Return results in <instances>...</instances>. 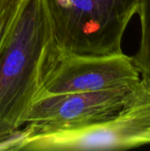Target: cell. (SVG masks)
<instances>
[{
  "mask_svg": "<svg viewBox=\"0 0 150 151\" xmlns=\"http://www.w3.org/2000/svg\"><path fill=\"white\" fill-rule=\"evenodd\" d=\"M54 46L46 0H25L0 50V139L22 127Z\"/></svg>",
  "mask_w": 150,
  "mask_h": 151,
  "instance_id": "1",
  "label": "cell"
},
{
  "mask_svg": "<svg viewBox=\"0 0 150 151\" xmlns=\"http://www.w3.org/2000/svg\"><path fill=\"white\" fill-rule=\"evenodd\" d=\"M55 47L65 53H122V39L139 0H46Z\"/></svg>",
  "mask_w": 150,
  "mask_h": 151,
  "instance_id": "2",
  "label": "cell"
},
{
  "mask_svg": "<svg viewBox=\"0 0 150 151\" xmlns=\"http://www.w3.org/2000/svg\"><path fill=\"white\" fill-rule=\"evenodd\" d=\"M150 145V76L141 75L122 109L83 128L30 136L22 150H122Z\"/></svg>",
  "mask_w": 150,
  "mask_h": 151,
  "instance_id": "3",
  "label": "cell"
},
{
  "mask_svg": "<svg viewBox=\"0 0 150 151\" xmlns=\"http://www.w3.org/2000/svg\"><path fill=\"white\" fill-rule=\"evenodd\" d=\"M140 79L141 73L132 58L124 52L77 55L62 52L54 46L45 65L39 96L133 86Z\"/></svg>",
  "mask_w": 150,
  "mask_h": 151,
  "instance_id": "4",
  "label": "cell"
},
{
  "mask_svg": "<svg viewBox=\"0 0 150 151\" xmlns=\"http://www.w3.org/2000/svg\"><path fill=\"white\" fill-rule=\"evenodd\" d=\"M136 85L40 96L27 112L22 127H29L32 135H38L72 131L105 121L122 109Z\"/></svg>",
  "mask_w": 150,
  "mask_h": 151,
  "instance_id": "5",
  "label": "cell"
},
{
  "mask_svg": "<svg viewBox=\"0 0 150 151\" xmlns=\"http://www.w3.org/2000/svg\"><path fill=\"white\" fill-rule=\"evenodd\" d=\"M139 2L141 41L137 52L131 58L141 75L150 76V0Z\"/></svg>",
  "mask_w": 150,
  "mask_h": 151,
  "instance_id": "6",
  "label": "cell"
},
{
  "mask_svg": "<svg viewBox=\"0 0 150 151\" xmlns=\"http://www.w3.org/2000/svg\"><path fill=\"white\" fill-rule=\"evenodd\" d=\"M25 0H0V50L8 39Z\"/></svg>",
  "mask_w": 150,
  "mask_h": 151,
  "instance_id": "7",
  "label": "cell"
},
{
  "mask_svg": "<svg viewBox=\"0 0 150 151\" xmlns=\"http://www.w3.org/2000/svg\"><path fill=\"white\" fill-rule=\"evenodd\" d=\"M32 135L31 130L27 127H22L8 136L0 139V151L21 150L24 143Z\"/></svg>",
  "mask_w": 150,
  "mask_h": 151,
  "instance_id": "8",
  "label": "cell"
}]
</instances>
